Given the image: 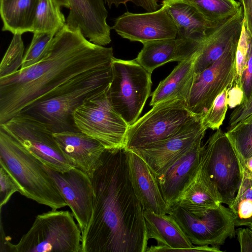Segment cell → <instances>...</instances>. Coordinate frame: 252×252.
<instances>
[{
	"label": "cell",
	"instance_id": "cell-1",
	"mask_svg": "<svg viewBox=\"0 0 252 252\" xmlns=\"http://www.w3.org/2000/svg\"><path fill=\"white\" fill-rule=\"evenodd\" d=\"M91 179L93 207L81 252H146L144 209L129 179L125 148L105 149Z\"/></svg>",
	"mask_w": 252,
	"mask_h": 252
},
{
	"label": "cell",
	"instance_id": "cell-2",
	"mask_svg": "<svg viewBox=\"0 0 252 252\" xmlns=\"http://www.w3.org/2000/svg\"><path fill=\"white\" fill-rule=\"evenodd\" d=\"M113 57L112 47L92 43L79 27L65 24L41 61L0 78V124L70 80L111 66Z\"/></svg>",
	"mask_w": 252,
	"mask_h": 252
},
{
	"label": "cell",
	"instance_id": "cell-3",
	"mask_svg": "<svg viewBox=\"0 0 252 252\" xmlns=\"http://www.w3.org/2000/svg\"><path fill=\"white\" fill-rule=\"evenodd\" d=\"M112 79V65L79 76L61 86L21 113L47 124L54 132L76 130L73 120L75 110L89 97L108 90Z\"/></svg>",
	"mask_w": 252,
	"mask_h": 252
},
{
	"label": "cell",
	"instance_id": "cell-4",
	"mask_svg": "<svg viewBox=\"0 0 252 252\" xmlns=\"http://www.w3.org/2000/svg\"><path fill=\"white\" fill-rule=\"evenodd\" d=\"M0 161L21 187L22 195L52 209L67 206L43 163L1 126Z\"/></svg>",
	"mask_w": 252,
	"mask_h": 252
},
{
	"label": "cell",
	"instance_id": "cell-5",
	"mask_svg": "<svg viewBox=\"0 0 252 252\" xmlns=\"http://www.w3.org/2000/svg\"><path fill=\"white\" fill-rule=\"evenodd\" d=\"M69 211L39 214L10 252H81L82 233Z\"/></svg>",
	"mask_w": 252,
	"mask_h": 252
},
{
	"label": "cell",
	"instance_id": "cell-6",
	"mask_svg": "<svg viewBox=\"0 0 252 252\" xmlns=\"http://www.w3.org/2000/svg\"><path fill=\"white\" fill-rule=\"evenodd\" d=\"M112 69L108 96L114 109L130 126L138 119L150 95L152 73L135 59L124 60L114 57Z\"/></svg>",
	"mask_w": 252,
	"mask_h": 252
},
{
	"label": "cell",
	"instance_id": "cell-7",
	"mask_svg": "<svg viewBox=\"0 0 252 252\" xmlns=\"http://www.w3.org/2000/svg\"><path fill=\"white\" fill-rule=\"evenodd\" d=\"M107 92L86 99L73 114L74 124L78 130L99 141L106 149L124 148L129 126L112 106Z\"/></svg>",
	"mask_w": 252,
	"mask_h": 252
},
{
	"label": "cell",
	"instance_id": "cell-8",
	"mask_svg": "<svg viewBox=\"0 0 252 252\" xmlns=\"http://www.w3.org/2000/svg\"><path fill=\"white\" fill-rule=\"evenodd\" d=\"M193 116L184 100L172 99L160 102L129 126L124 148L134 150L164 140Z\"/></svg>",
	"mask_w": 252,
	"mask_h": 252
},
{
	"label": "cell",
	"instance_id": "cell-9",
	"mask_svg": "<svg viewBox=\"0 0 252 252\" xmlns=\"http://www.w3.org/2000/svg\"><path fill=\"white\" fill-rule=\"evenodd\" d=\"M43 164L60 172L73 166L57 143L53 131L47 124L25 113H20L0 124Z\"/></svg>",
	"mask_w": 252,
	"mask_h": 252
},
{
	"label": "cell",
	"instance_id": "cell-10",
	"mask_svg": "<svg viewBox=\"0 0 252 252\" xmlns=\"http://www.w3.org/2000/svg\"><path fill=\"white\" fill-rule=\"evenodd\" d=\"M170 214L191 243L197 246L219 247L235 235V221L229 207L222 204L195 214L178 205L170 207Z\"/></svg>",
	"mask_w": 252,
	"mask_h": 252
},
{
	"label": "cell",
	"instance_id": "cell-11",
	"mask_svg": "<svg viewBox=\"0 0 252 252\" xmlns=\"http://www.w3.org/2000/svg\"><path fill=\"white\" fill-rule=\"evenodd\" d=\"M202 158L211 180L221 196L222 204L229 206L238 190L242 166L230 141L220 128L203 145Z\"/></svg>",
	"mask_w": 252,
	"mask_h": 252
},
{
	"label": "cell",
	"instance_id": "cell-12",
	"mask_svg": "<svg viewBox=\"0 0 252 252\" xmlns=\"http://www.w3.org/2000/svg\"><path fill=\"white\" fill-rule=\"evenodd\" d=\"M239 41L232 44L211 66L195 75L186 102L187 108L194 116L202 117L226 88L233 87L236 75L235 58Z\"/></svg>",
	"mask_w": 252,
	"mask_h": 252
},
{
	"label": "cell",
	"instance_id": "cell-13",
	"mask_svg": "<svg viewBox=\"0 0 252 252\" xmlns=\"http://www.w3.org/2000/svg\"><path fill=\"white\" fill-rule=\"evenodd\" d=\"M201 117L193 116L171 136L145 147L132 150L147 163L157 177L164 173L196 140L204 136Z\"/></svg>",
	"mask_w": 252,
	"mask_h": 252
},
{
	"label": "cell",
	"instance_id": "cell-14",
	"mask_svg": "<svg viewBox=\"0 0 252 252\" xmlns=\"http://www.w3.org/2000/svg\"><path fill=\"white\" fill-rule=\"evenodd\" d=\"M112 28L118 34L142 44L148 41L176 38L177 29L163 5L144 13H124L117 18Z\"/></svg>",
	"mask_w": 252,
	"mask_h": 252
},
{
	"label": "cell",
	"instance_id": "cell-15",
	"mask_svg": "<svg viewBox=\"0 0 252 252\" xmlns=\"http://www.w3.org/2000/svg\"><path fill=\"white\" fill-rule=\"evenodd\" d=\"M43 166L70 208L81 233L83 232L91 219L93 207L94 194L91 178L74 167L62 173L43 164Z\"/></svg>",
	"mask_w": 252,
	"mask_h": 252
},
{
	"label": "cell",
	"instance_id": "cell-16",
	"mask_svg": "<svg viewBox=\"0 0 252 252\" xmlns=\"http://www.w3.org/2000/svg\"><path fill=\"white\" fill-rule=\"evenodd\" d=\"M144 217L149 239L156 240L158 244L148 247L146 252H222L217 246L193 245L169 214L144 210Z\"/></svg>",
	"mask_w": 252,
	"mask_h": 252
},
{
	"label": "cell",
	"instance_id": "cell-17",
	"mask_svg": "<svg viewBox=\"0 0 252 252\" xmlns=\"http://www.w3.org/2000/svg\"><path fill=\"white\" fill-rule=\"evenodd\" d=\"M126 152L129 179L144 210L160 215L168 214L170 207L165 201L157 178L149 166L135 152L126 150Z\"/></svg>",
	"mask_w": 252,
	"mask_h": 252
},
{
	"label": "cell",
	"instance_id": "cell-18",
	"mask_svg": "<svg viewBox=\"0 0 252 252\" xmlns=\"http://www.w3.org/2000/svg\"><path fill=\"white\" fill-rule=\"evenodd\" d=\"M204 136L199 137L164 173L156 177L162 196L169 207L174 203L199 168Z\"/></svg>",
	"mask_w": 252,
	"mask_h": 252
},
{
	"label": "cell",
	"instance_id": "cell-19",
	"mask_svg": "<svg viewBox=\"0 0 252 252\" xmlns=\"http://www.w3.org/2000/svg\"><path fill=\"white\" fill-rule=\"evenodd\" d=\"M53 136L71 165L91 178L106 149L103 145L77 130L53 132Z\"/></svg>",
	"mask_w": 252,
	"mask_h": 252
},
{
	"label": "cell",
	"instance_id": "cell-20",
	"mask_svg": "<svg viewBox=\"0 0 252 252\" xmlns=\"http://www.w3.org/2000/svg\"><path fill=\"white\" fill-rule=\"evenodd\" d=\"M161 5L176 25L177 37L196 43L201 42L217 26L226 20L210 21L194 6L183 0H162Z\"/></svg>",
	"mask_w": 252,
	"mask_h": 252
},
{
	"label": "cell",
	"instance_id": "cell-21",
	"mask_svg": "<svg viewBox=\"0 0 252 252\" xmlns=\"http://www.w3.org/2000/svg\"><path fill=\"white\" fill-rule=\"evenodd\" d=\"M221 204V196L211 180L201 156L196 173L172 206L178 205L198 214Z\"/></svg>",
	"mask_w": 252,
	"mask_h": 252
},
{
	"label": "cell",
	"instance_id": "cell-22",
	"mask_svg": "<svg viewBox=\"0 0 252 252\" xmlns=\"http://www.w3.org/2000/svg\"><path fill=\"white\" fill-rule=\"evenodd\" d=\"M199 44L178 37L148 41L143 43L135 59L152 73L166 63L185 60L196 51Z\"/></svg>",
	"mask_w": 252,
	"mask_h": 252
},
{
	"label": "cell",
	"instance_id": "cell-23",
	"mask_svg": "<svg viewBox=\"0 0 252 252\" xmlns=\"http://www.w3.org/2000/svg\"><path fill=\"white\" fill-rule=\"evenodd\" d=\"M195 59L194 53L185 60L179 62L153 92L150 106L172 99H180L186 103L194 81Z\"/></svg>",
	"mask_w": 252,
	"mask_h": 252
},
{
	"label": "cell",
	"instance_id": "cell-24",
	"mask_svg": "<svg viewBox=\"0 0 252 252\" xmlns=\"http://www.w3.org/2000/svg\"><path fill=\"white\" fill-rule=\"evenodd\" d=\"M38 0H0L2 31L13 34L32 32Z\"/></svg>",
	"mask_w": 252,
	"mask_h": 252
},
{
	"label": "cell",
	"instance_id": "cell-25",
	"mask_svg": "<svg viewBox=\"0 0 252 252\" xmlns=\"http://www.w3.org/2000/svg\"><path fill=\"white\" fill-rule=\"evenodd\" d=\"M228 207L233 213L235 226H249L252 223V174L244 168L238 190Z\"/></svg>",
	"mask_w": 252,
	"mask_h": 252
},
{
	"label": "cell",
	"instance_id": "cell-26",
	"mask_svg": "<svg viewBox=\"0 0 252 252\" xmlns=\"http://www.w3.org/2000/svg\"><path fill=\"white\" fill-rule=\"evenodd\" d=\"M61 7L55 0H38L32 33L46 32L56 34L66 24Z\"/></svg>",
	"mask_w": 252,
	"mask_h": 252
},
{
	"label": "cell",
	"instance_id": "cell-27",
	"mask_svg": "<svg viewBox=\"0 0 252 252\" xmlns=\"http://www.w3.org/2000/svg\"><path fill=\"white\" fill-rule=\"evenodd\" d=\"M194 6L207 20L222 21L236 14L242 6L235 0H183Z\"/></svg>",
	"mask_w": 252,
	"mask_h": 252
},
{
	"label": "cell",
	"instance_id": "cell-28",
	"mask_svg": "<svg viewBox=\"0 0 252 252\" xmlns=\"http://www.w3.org/2000/svg\"><path fill=\"white\" fill-rule=\"evenodd\" d=\"M242 166L252 157V120L247 118L225 133Z\"/></svg>",
	"mask_w": 252,
	"mask_h": 252
},
{
	"label": "cell",
	"instance_id": "cell-29",
	"mask_svg": "<svg viewBox=\"0 0 252 252\" xmlns=\"http://www.w3.org/2000/svg\"><path fill=\"white\" fill-rule=\"evenodd\" d=\"M24 44L21 34H13L0 64V78L19 70L24 59Z\"/></svg>",
	"mask_w": 252,
	"mask_h": 252
},
{
	"label": "cell",
	"instance_id": "cell-30",
	"mask_svg": "<svg viewBox=\"0 0 252 252\" xmlns=\"http://www.w3.org/2000/svg\"><path fill=\"white\" fill-rule=\"evenodd\" d=\"M55 34L46 32H34L31 44L26 51L21 68L29 67L41 61L46 55Z\"/></svg>",
	"mask_w": 252,
	"mask_h": 252
},
{
	"label": "cell",
	"instance_id": "cell-31",
	"mask_svg": "<svg viewBox=\"0 0 252 252\" xmlns=\"http://www.w3.org/2000/svg\"><path fill=\"white\" fill-rule=\"evenodd\" d=\"M230 88H226L215 99L205 114L201 117L203 127L217 130L222 125L227 110V94Z\"/></svg>",
	"mask_w": 252,
	"mask_h": 252
},
{
	"label": "cell",
	"instance_id": "cell-32",
	"mask_svg": "<svg viewBox=\"0 0 252 252\" xmlns=\"http://www.w3.org/2000/svg\"><path fill=\"white\" fill-rule=\"evenodd\" d=\"M252 35V33L250 32L244 21L242 32L236 53V75L233 85L240 89V80L246 67L250 41Z\"/></svg>",
	"mask_w": 252,
	"mask_h": 252
},
{
	"label": "cell",
	"instance_id": "cell-33",
	"mask_svg": "<svg viewBox=\"0 0 252 252\" xmlns=\"http://www.w3.org/2000/svg\"><path fill=\"white\" fill-rule=\"evenodd\" d=\"M16 192L22 189L5 165L0 161V208L5 205Z\"/></svg>",
	"mask_w": 252,
	"mask_h": 252
},
{
	"label": "cell",
	"instance_id": "cell-34",
	"mask_svg": "<svg viewBox=\"0 0 252 252\" xmlns=\"http://www.w3.org/2000/svg\"><path fill=\"white\" fill-rule=\"evenodd\" d=\"M240 88L243 92V102L252 95V35L250 38L246 67L240 80Z\"/></svg>",
	"mask_w": 252,
	"mask_h": 252
},
{
	"label": "cell",
	"instance_id": "cell-35",
	"mask_svg": "<svg viewBox=\"0 0 252 252\" xmlns=\"http://www.w3.org/2000/svg\"><path fill=\"white\" fill-rule=\"evenodd\" d=\"M252 114V95L245 102L237 106L231 113L228 130L232 128Z\"/></svg>",
	"mask_w": 252,
	"mask_h": 252
},
{
	"label": "cell",
	"instance_id": "cell-36",
	"mask_svg": "<svg viewBox=\"0 0 252 252\" xmlns=\"http://www.w3.org/2000/svg\"><path fill=\"white\" fill-rule=\"evenodd\" d=\"M111 8L112 5L116 7L121 4H126L128 2H131L137 6L140 7L148 12H153L159 9V5L157 0H104Z\"/></svg>",
	"mask_w": 252,
	"mask_h": 252
},
{
	"label": "cell",
	"instance_id": "cell-37",
	"mask_svg": "<svg viewBox=\"0 0 252 252\" xmlns=\"http://www.w3.org/2000/svg\"><path fill=\"white\" fill-rule=\"evenodd\" d=\"M240 251L252 252V232L250 228H239L236 231Z\"/></svg>",
	"mask_w": 252,
	"mask_h": 252
},
{
	"label": "cell",
	"instance_id": "cell-38",
	"mask_svg": "<svg viewBox=\"0 0 252 252\" xmlns=\"http://www.w3.org/2000/svg\"><path fill=\"white\" fill-rule=\"evenodd\" d=\"M243 98L244 94L242 90L237 86L233 85L228 92V105L230 108L237 106L243 103Z\"/></svg>",
	"mask_w": 252,
	"mask_h": 252
},
{
	"label": "cell",
	"instance_id": "cell-39",
	"mask_svg": "<svg viewBox=\"0 0 252 252\" xmlns=\"http://www.w3.org/2000/svg\"><path fill=\"white\" fill-rule=\"evenodd\" d=\"M242 4L244 10V22L252 33V0H244Z\"/></svg>",
	"mask_w": 252,
	"mask_h": 252
},
{
	"label": "cell",
	"instance_id": "cell-40",
	"mask_svg": "<svg viewBox=\"0 0 252 252\" xmlns=\"http://www.w3.org/2000/svg\"><path fill=\"white\" fill-rule=\"evenodd\" d=\"M1 220V219H0V252H9V245L10 241L5 235Z\"/></svg>",
	"mask_w": 252,
	"mask_h": 252
},
{
	"label": "cell",
	"instance_id": "cell-41",
	"mask_svg": "<svg viewBox=\"0 0 252 252\" xmlns=\"http://www.w3.org/2000/svg\"><path fill=\"white\" fill-rule=\"evenodd\" d=\"M243 168L252 174V157L245 162Z\"/></svg>",
	"mask_w": 252,
	"mask_h": 252
},
{
	"label": "cell",
	"instance_id": "cell-42",
	"mask_svg": "<svg viewBox=\"0 0 252 252\" xmlns=\"http://www.w3.org/2000/svg\"><path fill=\"white\" fill-rule=\"evenodd\" d=\"M61 7L70 8V5L68 0H55Z\"/></svg>",
	"mask_w": 252,
	"mask_h": 252
},
{
	"label": "cell",
	"instance_id": "cell-43",
	"mask_svg": "<svg viewBox=\"0 0 252 252\" xmlns=\"http://www.w3.org/2000/svg\"><path fill=\"white\" fill-rule=\"evenodd\" d=\"M248 227L250 228V229L251 230V231L252 232V223Z\"/></svg>",
	"mask_w": 252,
	"mask_h": 252
},
{
	"label": "cell",
	"instance_id": "cell-44",
	"mask_svg": "<svg viewBox=\"0 0 252 252\" xmlns=\"http://www.w3.org/2000/svg\"><path fill=\"white\" fill-rule=\"evenodd\" d=\"M248 118H250L252 120V114L251 116H250L249 117H248Z\"/></svg>",
	"mask_w": 252,
	"mask_h": 252
},
{
	"label": "cell",
	"instance_id": "cell-45",
	"mask_svg": "<svg viewBox=\"0 0 252 252\" xmlns=\"http://www.w3.org/2000/svg\"><path fill=\"white\" fill-rule=\"evenodd\" d=\"M241 0V3H242L244 0Z\"/></svg>",
	"mask_w": 252,
	"mask_h": 252
}]
</instances>
